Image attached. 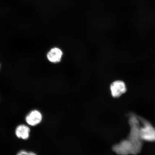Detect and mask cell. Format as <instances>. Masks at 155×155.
Returning a JSON list of instances; mask_svg holds the SVG:
<instances>
[{
    "mask_svg": "<svg viewBox=\"0 0 155 155\" xmlns=\"http://www.w3.org/2000/svg\"><path fill=\"white\" fill-rule=\"evenodd\" d=\"M17 155H37L33 152H28L25 150H21L19 152Z\"/></svg>",
    "mask_w": 155,
    "mask_h": 155,
    "instance_id": "obj_8",
    "label": "cell"
},
{
    "mask_svg": "<svg viewBox=\"0 0 155 155\" xmlns=\"http://www.w3.org/2000/svg\"><path fill=\"white\" fill-rule=\"evenodd\" d=\"M139 119L142 123V127H140V135L143 141L155 142V128L148 122L142 118Z\"/></svg>",
    "mask_w": 155,
    "mask_h": 155,
    "instance_id": "obj_2",
    "label": "cell"
},
{
    "mask_svg": "<svg viewBox=\"0 0 155 155\" xmlns=\"http://www.w3.org/2000/svg\"><path fill=\"white\" fill-rule=\"evenodd\" d=\"M42 116L40 111L37 110L31 111L26 117V121L28 125L35 126L40 124L42 120Z\"/></svg>",
    "mask_w": 155,
    "mask_h": 155,
    "instance_id": "obj_5",
    "label": "cell"
},
{
    "mask_svg": "<svg viewBox=\"0 0 155 155\" xmlns=\"http://www.w3.org/2000/svg\"><path fill=\"white\" fill-rule=\"evenodd\" d=\"M110 91L112 97L118 98L127 91V87L123 81H116L112 82L110 86Z\"/></svg>",
    "mask_w": 155,
    "mask_h": 155,
    "instance_id": "obj_4",
    "label": "cell"
},
{
    "mask_svg": "<svg viewBox=\"0 0 155 155\" xmlns=\"http://www.w3.org/2000/svg\"><path fill=\"white\" fill-rule=\"evenodd\" d=\"M138 117L131 115L129 118V124L130 127V131L127 139L132 145L134 155L140 152L142 147V141L140 133V126Z\"/></svg>",
    "mask_w": 155,
    "mask_h": 155,
    "instance_id": "obj_1",
    "label": "cell"
},
{
    "mask_svg": "<svg viewBox=\"0 0 155 155\" xmlns=\"http://www.w3.org/2000/svg\"><path fill=\"white\" fill-rule=\"evenodd\" d=\"M112 150L119 155H134L132 145L127 139L121 141L119 144L114 145Z\"/></svg>",
    "mask_w": 155,
    "mask_h": 155,
    "instance_id": "obj_3",
    "label": "cell"
},
{
    "mask_svg": "<svg viewBox=\"0 0 155 155\" xmlns=\"http://www.w3.org/2000/svg\"><path fill=\"white\" fill-rule=\"evenodd\" d=\"M63 56V52L60 48L54 47L51 48L47 54L48 61L53 63H59L61 61Z\"/></svg>",
    "mask_w": 155,
    "mask_h": 155,
    "instance_id": "obj_6",
    "label": "cell"
},
{
    "mask_svg": "<svg viewBox=\"0 0 155 155\" xmlns=\"http://www.w3.org/2000/svg\"><path fill=\"white\" fill-rule=\"evenodd\" d=\"M0 67H1V66H0Z\"/></svg>",
    "mask_w": 155,
    "mask_h": 155,
    "instance_id": "obj_9",
    "label": "cell"
},
{
    "mask_svg": "<svg viewBox=\"0 0 155 155\" xmlns=\"http://www.w3.org/2000/svg\"><path fill=\"white\" fill-rule=\"evenodd\" d=\"M30 129L28 126L21 125L18 126L15 131V135L19 138L27 140L30 136Z\"/></svg>",
    "mask_w": 155,
    "mask_h": 155,
    "instance_id": "obj_7",
    "label": "cell"
}]
</instances>
